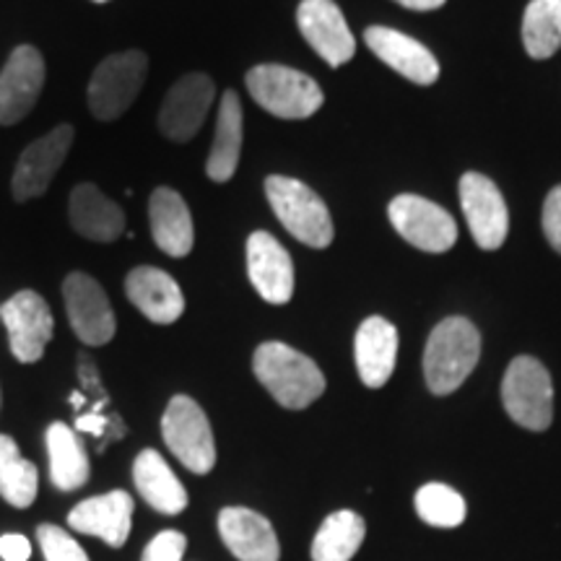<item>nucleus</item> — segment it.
Listing matches in <instances>:
<instances>
[{"label":"nucleus","instance_id":"obj_22","mask_svg":"<svg viewBox=\"0 0 561 561\" xmlns=\"http://www.w3.org/2000/svg\"><path fill=\"white\" fill-rule=\"evenodd\" d=\"M70 227L91 242L110 244L125 231V210L91 182H81L70 193Z\"/></svg>","mask_w":561,"mask_h":561},{"label":"nucleus","instance_id":"obj_17","mask_svg":"<svg viewBox=\"0 0 561 561\" xmlns=\"http://www.w3.org/2000/svg\"><path fill=\"white\" fill-rule=\"evenodd\" d=\"M248 276L268 305H286L294 297V263L276 237L252 231L248 240Z\"/></svg>","mask_w":561,"mask_h":561},{"label":"nucleus","instance_id":"obj_5","mask_svg":"<svg viewBox=\"0 0 561 561\" xmlns=\"http://www.w3.org/2000/svg\"><path fill=\"white\" fill-rule=\"evenodd\" d=\"M149 73V58L140 50L115 53L96 66L89 81V110L96 121L112 123L130 110Z\"/></svg>","mask_w":561,"mask_h":561},{"label":"nucleus","instance_id":"obj_27","mask_svg":"<svg viewBox=\"0 0 561 561\" xmlns=\"http://www.w3.org/2000/svg\"><path fill=\"white\" fill-rule=\"evenodd\" d=\"M367 525L356 512L339 510L322 520L312 541V561H351L362 549Z\"/></svg>","mask_w":561,"mask_h":561},{"label":"nucleus","instance_id":"obj_14","mask_svg":"<svg viewBox=\"0 0 561 561\" xmlns=\"http://www.w3.org/2000/svg\"><path fill=\"white\" fill-rule=\"evenodd\" d=\"M45 87V58L37 47L21 45L0 70V125H16L37 104Z\"/></svg>","mask_w":561,"mask_h":561},{"label":"nucleus","instance_id":"obj_13","mask_svg":"<svg viewBox=\"0 0 561 561\" xmlns=\"http://www.w3.org/2000/svg\"><path fill=\"white\" fill-rule=\"evenodd\" d=\"M76 130L70 125H58L47 136H42L24 149L13 170L11 191L19 203L39 198L50 187V182L66 161L70 146H73Z\"/></svg>","mask_w":561,"mask_h":561},{"label":"nucleus","instance_id":"obj_29","mask_svg":"<svg viewBox=\"0 0 561 561\" xmlns=\"http://www.w3.org/2000/svg\"><path fill=\"white\" fill-rule=\"evenodd\" d=\"M523 42L530 58L549 60L561 47V0H530L523 19Z\"/></svg>","mask_w":561,"mask_h":561},{"label":"nucleus","instance_id":"obj_7","mask_svg":"<svg viewBox=\"0 0 561 561\" xmlns=\"http://www.w3.org/2000/svg\"><path fill=\"white\" fill-rule=\"evenodd\" d=\"M502 403L523 430L546 432L553 421V382L549 369L533 356L512 359L502 382Z\"/></svg>","mask_w":561,"mask_h":561},{"label":"nucleus","instance_id":"obj_6","mask_svg":"<svg viewBox=\"0 0 561 561\" xmlns=\"http://www.w3.org/2000/svg\"><path fill=\"white\" fill-rule=\"evenodd\" d=\"M161 437L187 471L206 476L216 466V442L206 411L191 396H174L161 416Z\"/></svg>","mask_w":561,"mask_h":561},{"label":"nucleus","instance_id":"obj_35","mask_svg":"<svg viewBox=\"0 0 561 561\" xmlns=\"http://www.w3.org/2000/svg\"><path fill=\"white\" fill-rule=\"evenodd\" d=\"M396 3H401L403 9L411 11H437L447 3V0H396Z\"/></svg>","mask_w":561,"mask_h":561},{"label":"nucleus","instance_id":"obj_26","mask_svg":"<svg viewBox=\"0 0 561 561\" xmlns=\"http://www.w3.org/2000/svg\"><path fill=\"white\" fill-rule=\"evenodd\" d=\"M47 455H50V481L60 491H76L87 486L91 466L87 447L79 432L70 430L62 421L47 426Z\"/></svg>","mask_w":561,"mask_h":561},{"label":"nucleus","instance_id":"obj_4","mask_svg":"<svg viewBox=\"0 0 561 561\" xmlns=\"http://www.w3.org/2000/svg\"><path fill=\"white\" fill-rule=\"evenodd\" d=\"M244 83H248L252 100L280 121H307L325 102L318 81L301 70L276 66V62L255 66Z\"/></svg>","mask_w":561,"mask_h":561},{"label":"nucleus","instance_id":"obj_34","mask_svg":"<svg viewBox=\"0 0 561 561\" xmlns=\"http://www.w3.org/2000/svg\"><path fill=\"white\" fill-rule=\"evenodd\" d=\"M0 559L3 561H30L32 543L21 533H5L0 536Z\"/></svg>","mask_w":561,"mask_h":561},{"label":"nucleus","instance_id":"obj_15","mask_svg":"<svg viewBox=\"0 0 561 561\" xmlns=\"http://www.w3.org/2000/svg\"><path fill=\"white\" fill-rule=\"evenodd\" d=\"M297 24L307 45L328 66L341 68L356 55L354 34H351L346 19L333 0H301Z\"/></svg>","mask_w":561,"mask_h":561},{"label":"nucleus","instance_id":"obj_8","mask_svg":"<svg viewBox=\"0 0 561 561\" xmlns=\"http://www.w3.org/2000/svg\"><path fill=\"white\" fill-rule=\"evenodd\" d=\"M62 299H66L68 322L76 339L87 346H104L115 339L117 320L112 310L107 291L89 273H70L62 280Z\"/></svg>","mask_w":561,"mask_h":561},{"label":"nucleus","instance_id":"obj_11","mask_svg":"<svg viewBox=\"0 0 561 561\" xmlns=\"http://www.w3.org/2000/svg\"><path fill=\"white\" fill-rule=\"evenodd\" d=\"M216 87L206 73H187L167 91L159 110V130L174 144H187L198 136L214 104Z\"/></svg>","mask_w":561,"mask_h":561},{"label":"nucleus","instance_id":"obj_3","mask_svg":"<svg viewBox=\"0 0 561 561\" xmlns=\"http://www.w3.org/2000/svg\"><path fill=\"white\" fill-rule=\"evenodd\" d=\"M265 195H268L273 214L278 216V221L294 240L314 250H325L333 242L335 229L331 210L305 182L284 178V174H271L265 180Z\"/></svg>","mask_w":561,"mask_h":561},{"label":"nucleus","instance_id":"obj_36","mask_svg":"<svg viewBox=\"0 0 561 561\" xmlns=\"http://www.w3.org/2000/svg\"><path fill=\"white\" fill-rule=\"evenodd\" d=\"M94 3H107V0H94Z\"/></svg>","mask_w":561,"mask_h":561},{"label":"nucleus","instance_id":"obj_12","mask_svg":"<svg viewBox=\"0 0 561 561\" xmlns=\"http://www.w3.org/2000/svg\"><path fill=\"white\" fill-rule=\"evenodd\" d=\"M460 206L476 244L481 250H500L510 231V214L500 187L479 172H466L460 180Z\"/></svg>","mask_w":561,"mask_h":561},{"label":"nucleus","instance_id":"obj_30","mask_svg":"<svg viewBox=\"0 0 561 561\" xmlns=\"http://www.w3.org/2000/svg\"><path fill=\"white\" fill-rule=\"evenodd\" d=\"M413 504L421 520L434 528H458L466 520V500L447 483H424Z\"/></svg>","mask_w":561,"mask_h":561},{"label":"nucleus","instance_id":"obj_19","mask_svg":"<svg viewBox=\"0 0 561 561\" xmlns=\"http://www.w3.org/2000/svg\"><path fill=\"white\" fill-rule=\"evenodd\" d=\"M219 536L240 561H278L280 546L268 517L248 507L219 512Z\"/></svg>","mask_w":561,"mask_h":561},{"label":"nucleus","instance_id":"obj_25","mask_svg":"<svg viewBox=\"0 0 561 561\" xmlns=\"http://www.w3.org/2000/svg\"><path fill=\"white\" fill-rule=\"evenodd\" d=\"M242 104L234 91H227L219 104V121H216V136L210 146L206 174L214 182H229L234 178L242 157Z\"/></svg>","mask_w":561,"mask_h":561},{"label":"nucleus","instance_id":"obj_23","mask_svg":"<svg viewBox=\"0 0 561 561\" xmlns=\"http://www.w3.org/2000/svg\"><path fill=\"white\" fill-rule=\"evenodd\" d=\"M133 483H136V491L144 496V502L161 515H180L191 504L187 489L174 476L170 462L151 447L140 450L136 462H133Z\"/></svg>","mask_w":561,"mask_h":561},{"label":"nucleus","instance_id":"obj_2","mask_svg":"<svg viewBox=\"0 0 561 561\" xmlns=\"http://www.w3.org/2000/svg\"><path fill=\"white\" fill-rule=\"evenodd\" d=\"M481 356V333L468 318H447L430 333L424 377L434 396H450L468 380Z\"/></svg>","mask_w":561,"mask_h":561},{"label":"nucleus","instance_id":"obj_10","mask_svg":"<svg viewBox=\"0 0 561 561\" xmlns=\"http://www.w3.org/2000/svg\"><path fill=\"white\" fill-rule=\"evenodd\" d=\"M388 216L398 234L424 252H447L458 242V224L453 216L421 195L392 198Z\"/></svg>","mask_w":561,"mask_h":561},{"label":"nucleus","instance_id":"obj_1","mask_svg":"<svg viewBox=\"0 0 561 561\" xmlns=\"http://www.w3.org/2000/svg\"><path fill=\"white\" fill-rule=\"evenodd\" d=\"M252 369L278 405L301 411L325 392V375L301 351L280 341L261 343L252 356Z\"/></svg>","mask_w":561,"mask_h":561},{"label":"nucleus","instance_id":"obj_21","mask_svg":"<svg viewBox=\"0 0 561 561\" xmlns=\"http://www.w3.org/2000/svg\"><path fill=\"white\" fill-rule=\"evenodd\" d=\"M356 369L362 382L377 390L390 380L398 362V331L390 320L371 314L359 325L354 341Z\"/></svg>","mask_w":561,"mask_h":561},{"label":"nucleus","instance_id":"obj_28","mask_svg":"<svg viewBox=\"0 0 561 561\" xmlns=\"http://www.w3.org/2000/svg\"><path fill=\"white\" fill-rule=\"evenodd\" d=\"M39 473L37 466L21 455L19 445L9 434H0V496L11 507L26 510L37 500Z\"/></svg>","mask_w":561,"mask_h":561},{"label":"nucleus","instance_id":"obj_9","mask_svg":"<svg viewBox=\"0 0 561 561\" xmlns=\"http://www.w3.org/2000/svg\"><path fill=\"white\" fill-rule=\"evenodd\" d=\"M0 320L9 331L11 354L21 364H34L45 356L47 343L53 341L55 333L53 310L45 297L32 289L13 294L9 301L0 305Z\"/></svg>","mask_w":561,"mask_h":561},{"label":"nucleus","instance_id":"obj_20","mask_svg":"<svg viewBox=\"0 0 561 561\" xmlns=\"http://www.w3.org/2000/svg\"><path fill=\"white\" fill-rule=\"evenodd\" d=\"M125 291H128L133 307L157 325H172L185 312V297H182L178 280L153 265L133 268L125 278Z\"/></svg>","mask_w":561,"mask_h":561},{"label":"nucleus","instance_id":"obj_31","mask_svg":"<svg viewBox=\"0 0 561 561\" xmlns=\"http://www.w3.org/2000/svg\"><path fill=\"white\" fill-rule=\"evenodd\" d=\"M37 538L45 561H89L83 546L58 525H39Z\"/></svg>","mask_w":561,"mask_h":561},{"label":"nucleus","instance_id":"obj_18","mask_svg":"<svg viewBox=\"0 0 561 561\" xmlns=\"http://www.w3.org/2000/svg\"><path fill=\"white\" fill-rule=\"evenodd\" d=\"M364 42L377 58L388 62L392 70H398L403 79L419 83V87H430L439 79L437 58H434L430 47H424L409 34L388 30V26H369L364 32Z\"/></svg>","mask_w":561,"mask_h":561},{"label":"nucleus","instance_id":"obj_33","mask_svg":"<svg viewBox=\"0 0 561 561\" xmlns=\"http://www.w3.org/2000/svg\"><path fill=\"white\" fill-rule=\"evenodd\" d=\"M543 231L551 248L561 252V185L553 187L543 203Z\"/></svg>","mask_w":561,"mask_h":561},{"label":"nucleus","instance_id":"obj_24","mask_svg":"<svg viewBox=\"0 0 561 561\" xmlns=\"http://www.w3.org/2000/svg\"><path fill=\"white\" fill-rule=\"evenodd\" d=\"M153 242L170 257L191 255L195 242L193 216L185 198L172 187H157L149 198Z\"/></svg>","mask_w":561,"mask_h":561},{"label":"nucleus","instance_id":"obj_16","mask_svg":"<svg viewBox=\"0 0 561 561\" xmlns=\"http://www.w3.org/2000/svg\"><path fill=\"white\" fill-rule=\"evenodd\" d=\"M133 512H136V500L128 491L115 489L76 504L68 512V525L81 536L102 538L112 549H123L133 528Z\"/></svg>","mask_w":561,"mask_h":561},{"label":"nucleus","instance_id":"obj_32","mask_svg":"<svg viewBox=\"0 0 561 561\" xmlns=\"http://www.w3.org/2000/svg\"><path fill=\"white\" fill-rule=\"evenodd\" d=\"M187 551V536L180 530H161L144 549L140 561H182Z\"/></svg>","mask_w":561,"mask_h":561}]
</instances>
